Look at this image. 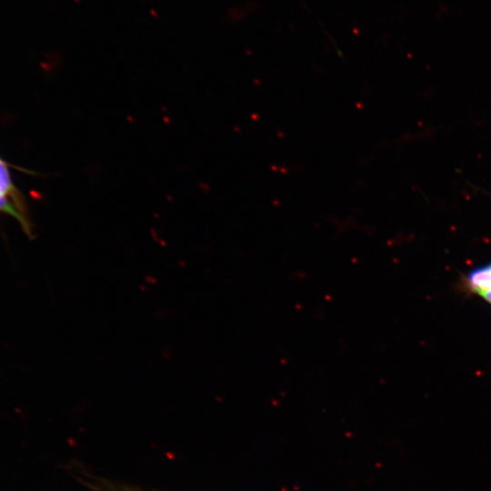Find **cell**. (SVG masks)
<instances>
[{
  "instance_id": "6da1fadb",
  "label": "cell",
  "mask_w": 491,
  "mask_h": 491,
  "mask_svg": "<svg viewBox=\"0 0 491 491\" xmlns=\"http://www.w3.org/2000/svg\"><path fill=\"white\" fill-rule=\"evenodd\" d=\"M0 211L5 212L27 228L24 205L17 191L12 184L5 164L0 159Z\"/></svg>"
},
{
  "instance_id": "7a4b0ae2",
  "label": "cell",
  "mask_w": 491,
  "mask_h": 491,
  "mask_svg": "<svg viewBox=\"0 0 491 491\" xmlns=\"http://www.w3.org/2000/svg\"><path fill=\"white\" fill-rule=\"evenodd\" d=\"M468 287L477 294L491 289V262L469 271L466 277Z\"/></svg>"
},
{
  "instance_id": "3957f363",
  "label": "cell",
  "mask_w": 491,
  "mask_h": 491,
  "mask_svg": "<svg viewBox=\"0 0 491 491\" xmlns=\"http://www.w3.org/2000/svg\"><path fill=\"white\" fill-rule=\"evenodd\" d=\"M477 295L483 297L489 304H491V289L480 291L477 293Z\"/></svg>"
}]
</instances>
